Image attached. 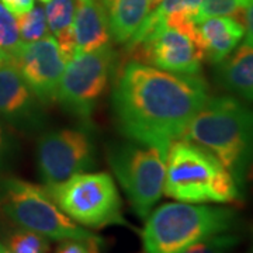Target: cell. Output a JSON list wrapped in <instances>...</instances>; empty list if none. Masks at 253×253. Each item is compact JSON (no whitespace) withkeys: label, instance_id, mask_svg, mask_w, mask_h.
Here are the masks:
<instances>
[{"label":"cell","instance_id":"cell-28","mask_svg":"<svg viewBox=\"0 0 253 253\" xmlns=\"http://www.w3.org/2000/svg\"><path fill=\"white\" fill-rule=\"evenodd\" d=\"M0 253H13L3 242H0Z\"/></svg>","mask_w":253,"mask_h":253},{"label":"cell","instance_id":"cell-10","mask_svg":"<svg viewBox=\"0 0 253 253\" xmlns=\"http://www.w3.org/2000/svg\"><path fill=\"white\" fill-rule=\"evenodd\" d=\"M126 54L131 61L154 65L166 72L197 75L206 52L186 34L161 23L135 41L126 42Z\"/></svg>","mask_w":253,"mask_h":253},{"label":"cell","instance_id":"cell-18","mask_svg":"<svg viewBox=\"0 0 253 253\" xmlns=\"http://www.w3.org/2000/svg\"><path fill=\"white\" fill-rule=\"evenodd\" d=\"M4 245L13 253H48L49 242L48 238L40 235L37 232L28 231L17 226L7 234Z\"/></svg>","mask_w":253,"mask_h":253},{"label":"cell","instance_id":"cell-11","mask_svg":"<svg viewBox=\"0 0 253 253\" xmlns=\"http://www.w3.org/2000/svg\"><path fill=\"white\" fill-rule=\"evenodd\" d=\"M11 63L37 99L42 104L54 103L66 66L54 37L24 42Z\"/></svg>","mask_w":253,"mask_h":253},{"label":"cell","instance_id":"cell-22","mask_svg":"<svg viewBox=\"0 0 253 253\" xmlns=\"http://www.w3.org/2000/svg\"><path fill=\"white\" fill-rule=\"evenodd\" d=\"M248 1L249 0H203L197 17V24L206 18L215 17V16L236 17L238 13L244 11Z\"/></svg>","mask_w":253,"mask_h":253},{"label":"cell","instance_id":"cell-30","mask_svg":"<svg viewBox=\"0 0 253 253\" xmlns=\"http://www.w3.org/2000/svg\"><path fill=\"white\" fill-rule=\"evenodd\" d=\"M248 253H253V241H252V245H251V248H249V251Z\"/></svg>","mask_w":253,"mask_h":253},{"label":"cell","instance_id":"cell-31","mask_svg":"<svg viewBox=\"0 0 253 253\" xmlns=\"http://www.w3.org/2000/svg\"><path fill=\"white\" fill-rule=\"evenodd\" d=\"M40 1H42V3H48V1H51V0H40Z\"/></svg>","mask_w":253,"mask_h":253},{"label":"cell","instance_id":"cell-20","mask_svg":"<svg viewBox=\"0 0 253 253\" xmlns=\"http://www.w3.org/2000/svg\"><path fill=\"white\" fill-rule=\"evenodd\" d=\"M75 10L76 0H51L46 3V23L54 36L59 34L66 28L72 27Z\"/></svg>","mask_w":253,"mask_h":253},{"label":"cell","instance_id":"cell-1","mask_svg":"<svg viewBox=\"0 0 253 253\" xmlns=\"http://www.w3.org/2000/svg\"><path fill=\"white\" fill-rule=\"evenodd\" d=\"M208 86L197 75H181L129 61L113 87V113L121 134L165 156L208 101Z\"/></svg>","mask_w":253,"mask_h":253},{"label":"cell","instance_id":"cell-8","mask_svg":"<svg viewBox=\"0 0 253 253\" xmlns=\"http://www.w3.org/2000/svg\"><path fill=\"white\" fill-rule=\"evenodd\" d=\"M117 52L110 45L93 52H78L66 62L56 100L73 117L89 120L116 72Z\"/></svg>","mask_w":253,"mask_h":253},{"label":"cell","instance_id":"cell-25","mask_svg":"<svg viewBox=\"0 0 253 253\" xmlns=\"http://www.w3.org/2000/svg\"><path fill=\"white\" fill-rule=\"evenodd\" d=\"M0 1L16 17L26 14L27 11L34 7V0H0Z\"/></svg>","mask_w":253,"mask_h":253},{"label":"cell","instance_id":"cell-2","mask_svg":"<svg viewBox=\"0 0 253 253\" xmlns=\"http://www.w3.org/2000/svg\"><path fill=\"white\" fill-rule=\"evenodd\" d=\"M181 138L207 148L241 187L253 169V107L232 96L208 99Z\"/></svg>","mask_w":253,"mask_h":253},{"label":"cell","instance_id":"cell-7","mask_svg":"<svg viewBox=\"0 0 253 253\" xmlns=\"http://www.w3.org/2000/svg\"><path fill=\"white\" fill-rule=\"evenodd\" d=\"M109 163L134 212L146 219L163 194L166 156L149 145L116 144L109 149Z\"/></svg>","mask_w":253,"mask_h":253},{"label":"cell","instance_id":"cell-9","mask_svg":"<svg viewBox=\"0 0 253 253\" xmlns=\"http://www.w3.org/2000/svg\"><path fill=\"white\" fill-rule=\"evenodd\" d=\"M36 156L44 186H52L90 170L96 165V146L89 131L61 128L40 136Z\"/></svg>","mask_w":253,"mask_h":253},{"label":"cell","instance_id":"cell-15","mask_svg":"<svg viewBox=\"0 0 253 253\" xmlns=\"http://www.w3.org/2000/svg\"><path fill=\"white\" fill-rule=\"evenodd\" d=\"M218 83L234 96L253 103V45L236 46L224 61L218 63Z\"/></svg>","mask_w":253,"mask_h":253},{"label":"cell","instance_id":"cell-17","mask_svg":"<svg viewBox=\"0 0 253 253\" xmlns=\"http://www.w3.org/2000/svg\"><path fill=\"white\" fill-rule=\"evenodd\" d=\"M24 41L18 33L17 20L0 1V52L7 62H13Z\"/></svg>","mask_w":253,"mask_h":253},{"label":"cell","instance_id":"cell-27","mask_svg":"<svg viewBox=\"0 0 253 253\" xmlns=\"http://www.w3.org/2000/svg\"><path fill=\"white\" fill-rule=\"evenodd\" d=\"M9 152V144H7V138L4 135V131L0 126V168L3 166V162H4V158Z\"/></svg>","mask_w":253,"mask_h":253},{"label":"cell","instance_id":"cell-29","mask_svg":"<svg viewBox=\"0 0 253 253\" xmlns=\"http://www.w3.org/2000/svg\"><path fill=\"white\" fill-rule=\"evenodd\" d=\"M4 62H7V61H6V58L3 56V54L0 52V65H1V63H4Z\"/></svg>","mask_w":253,"mask_h":253},{"label":"cell","instance_id":"cell-26","mask_svg":"<svg viewBox=\"0 0 253 253\" xmlns=\"http://www.w3.org/2000/svg\"><path fill=\"white\" fill-rule=\"evenodd\" d=\"M245 42L253 45V0H249L244 9Z\"/></svg>","mask_w":253,"mask_h":253},{"label":"cell","instance_id":"cell-23","mask_svg":"<svg viewBox=\"0 0 253 253\" xmlns=\"http://www.w3.org/2000/svg\"><path fill=\"white\" fill-rule=\"evenodd\" d=\"M203 0H162V3L151 13L155 17L163 20L170 13H184L197 21Z\"/></svg>","mask_w":253,"mask_h":253},{"label":"cell","instance_id":"cell-13","mask_svg":"<svg viewBox=\"0 0 253 253\" xmlns=\"http://www.w3.org/2000/svg\"><path fill=\"white\" fill-rule=\"evenodd\" d=\"M73 30L76 54L93 52L111 45L113 38L103 0H76Z\"/></svg>","mask_w":253,"mask_h":253},{"label":"cell","instance_id":"cell-24","mask_svg":"<svg viewBox=\"0 0 253 253\" xmlns=\"http://www.w3.org/2000/svg\"><path fill=\"white\" fill-rule=\"evenodd\" d=\"M99 242L89 241H78V239H66L61 241V245L55 253H99Z\"/></svg>","mask_w":253,"mask_h":253},{"label":"cell","instance_id":"cell-6","mask_svg":"<svg viewBox=\"0 0 253 253\" xmlns=\"http://www.w3.org/2000/svg\"><path fill=\"white\" fill-rule=\"evenodd\" d=\"M54 203L76 224L87 228L128 225L111 174L78 173L62 183L44 186Z\"/></svg>","mask_w":253,"mask_h":253},{"label":"cell","instance_id":"cell-4","mask_svg":"<svg viewBox=\"0 0 253 253\" xmlns=\"http://www.w3.org/2000/svg\"><path fill=\"white\" fill-rule=\"evenodd\" d=\"M238 224L235 210L190 203H168L146 218L142 253H181L200 241L229 232Z\"/></svg>","mask_w":253,"mask_h":253},{"label":"cell","instance_id":"cell-21","mask_svg":"<svg viewBox=\"0 0 253 253\" xmlns=\"http://www.w3.org/2000/svg\"><path fill=\"white\" fill-rule=\"evenodd\" d=\"M239 242H241L239 235L224 232L191 245L181 253H231L239 245Z\"/></svg>","mask_w":253,"mask_h":253},{"label":"cell","instance_id":"cell-3","mask_svg":"<svg viewBox=\"0 0 253 253\" xmlns=\"http://www.w3.org/2000/svg\"><path fill=\"white\" fill-rule=\"evenodd\" d=\"M163 193L190 204H231L241 200L235 177L217 156L184 138L173 141L168 149Z\"/></svg>","mask_w":253,"mask_h":253},{"label":"cell","instance_id":"cell-16","mask_svg":"<svg viewBox=\"0 0 253 253\" xmlns=\"http://www.w3.org/2000/svg\"><path fill=\"white\" fill-rule=\"evenodd\" d=\"M111 38L118 44L128 42L141 24L148 17L151 9V0H103Z\"/></svg>","mask_w":253,"mask_h":253},{"label":"cell","instance_id":"cell-5","mask_svg":"<svg viewBox=\"0 0 253 253\" xmlns=\"http://www.w3.org/2000/svg\"><path fill=\"white\" fill-rule=\"evenodd\" d=\"M0 211L14 225L52 241H89L103 244V238L76 224L51 199L44 186L17 177L0 179Z\"/></svg>","mask_w":253,"mask_h":253},{"label":"cell","instance_id":"cell-12","mask_svg":"<svg viewBox=\"0 0 253 253\" xmlns=\"http://www.w3.org/2000/svg\"><path fill=\"white\" fill-rule=\"evenodd\" d=\"M40 100L23 81L11 62L0 65V117L13 124L34 129L44 124Z\"/></svg>","mask_w":253,"mask_h":253},{"label":"cell","instance_id":"cell-14","mask_svg":"<svg viewBox=\"0 0 253 253\" xmlns=\"http://www.w3.org/2000/svg\"><path fill=\"white\" fill-rule=\"evenodd\" d=\"M201 44L210 62L219 63L235 51L245 37L242 21L231 16L208 17L199 23Z\"/></svg>","mask_w":253,"mask_h":253},{"label":"cell","instance_id":"cell-19","mask_svg":"<svg viewBox=\"0 0 253 253\" xmlns=\"http://www.w3.org/2000/svg\"><path fill=\"white\" fill-rule=\"evenodd\" d=\"M17 27L20 37L24 42H33L48 37V23L45 10L42 7H33L26 14L17 17Z\"/></svg>","mask_w":253,"mask_h":253}]
</instances>
